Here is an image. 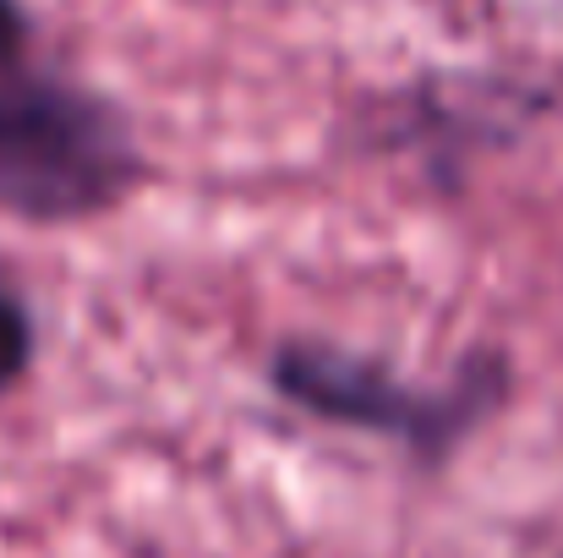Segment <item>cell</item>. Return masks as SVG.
Listing matches in <instances>:
<instances>
[{
    "instance_id": "obj_1",
    "label": "cell",
    "mask_w": 563,
    "mask_h": 558,
    "mask_svg": "<svg viewBox=\"0 0 563 558\" xmlns=\"http://www.w3.org/2000/svg\"><path fill=\"white\" fill-rule=\"evenodd\" d=\"M515 383V357L493 340H476L443 372H410L334 335H279L263 357V389L274 405L312 427L373 438L421 477L454 471V460L509 411Z\"/></svg>"
},
{
    "instance_id": "obj_3",
    "label": "cell",
    "mask_w": 563,
    "mask_h": 558,
    "mask_svg": "<svg viewBox=\"0 0 563 558\" xmlns=\"http://www.w3.org/2000/svg\"><path fill=\"white\" fill-rule=\"evenodd\" d=\"M504 88L471 83V77H427L394 94L388 121H377L388 154H410L438 186H460L465 165L504 143V127L515 132L526 121V105L504 110Z\"/></svg>"
},
{
    "instance_id": "obj_4",
    "label": "cell",
    "mask_w": 563,
    "mask_h": 558,
    "mask_svg": "<svg viewBox=\"0 0 563 558\" xmlns=\"http://www.w3.org/2000/svg\"><path fill=\"white\" fill-rule=\"evenodd\" d=\"M44 351V324L33 313V296L22 291V280L0 263V400H11Z\"/></svg>"
},
{
    "instance_id": "obj_5",
    "label": "cell",
    "mask_w": 563,
    "mask_h": 558,
    "mask_svg": "<svg viewBox=\"0 0 563 558\" xmlns=\"http://www.w3.org/2000/svg\"><path fill=\"white\" fill-rule=\"evenodd\" d=\"M44 55V22L33 0H0V72Z\"/></svg>"
},
{
    "instance_id": "obj_2",
    "label": "cell",
    "mask_w": 563,
    "mask_h": 558,
    "mask_svg": "<svg viewBox=\"0 0 563 558\" xmlns=\"http://www.w3.org/2000/svg\"><path fill=\"white\" fill-rule=\"evenodd\" d=\"M154 182V154L121 94L55 61L0 72V214L22 230L115 219Z\"/></svg>"
}]
</instances>
